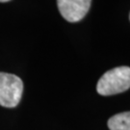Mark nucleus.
<instances>
[{
  "label": "nucleus",
  "instance_id": "1",
  "mask_svg": "<svg viewBox=\"0 0 130 130\" xmlns=\"http://www.w3.org/2000/svg\"><path fill=\"white\" fill-rule=\"evenodd\" d=\"M130 88V68L117 67L108 70L100 77L96 91L101 95H114Z\"/></svg>",
  "mask_w": 130,
  "mask_h": 130
},
{
  "label": "nucleus",
  "instance_id": "2",
  "mask_svg": "<svg viewBox=\"0 0 130 130\" xmlns=\"http://www.w3.org/2000/svg\"><path fill=\"white\" fill-rule=\"evenodd\" d=\"M23 93V82L19 76L0 72V105L14 108L19 105Z\"/></svg>",
  "mask_w": 130,
  "mask_h": 130
},
{
  "label": "nucleus",
  "instance_id": "3",
  "mask_svg": "<svg viewBox=\"0 0 130 130\" xmlns=\"http://www.w3.org/2000/svg\"><path fill=\"white\" fill-rule=\"evenodd\" d=\"M92 0H57L62 17L69 22L80 21L90 10Z\"/></svg>",
  "mask_w": 130,
  "mask_h": 130
},
{
  "label": "nucleus",
  "instance_id": "4",
  "mask_svg": "<svg viewBox=\"0 0 130 130\" xmlns=\"http://www.w3.org/2000/svg\"><path fill=\"white\" fill-rule=\"evenodd\" d=\"M108 127L110 130H130V111L111 117L108 121Z\"/></svg>",
  "mask_w": 130,
  "mask_h": 130
},
{
  "label": "nucleus",
  "instance_id": "5",
  "mask_svg": "<svg viewBox=\"0 0 130 130\" xmlns=\"http://www.w3.org/2000/svg\"><path fill=\"white\" fill-rule=\"evenodd\" d=\"M10 0H0V2H8Z\"/></svg>",
  "mask_w": 130,
  "mask_h": 130
}]
</instances>
